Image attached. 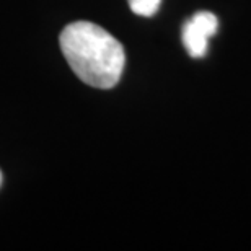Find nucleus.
Masks as SVG:
<instances>
[{
  "mask_svg": "<svg viewBox=\"0 0 251 251\" xmlns=\"http://www.w3.org/2000/svg\"><path fill=\"white\" fill-rule=\"evenodd\" d=\"M59 44L82 82L104 90L119 82L126 64L124 48L106 29L92 22H74L62 29Z\"/></svg>",
  "mask_w": 251,
  "mask_h": 251,
  "instance_id": "obj_1",
  "label": "nucleus"
},
{
  "mask_svg": "<svg viewBox=\"0 0 251 251\" xmlns=\"http://www.w3.org/2000/svg\"><path fill=\"white\" fill-rule=\"evenodd\" d=\"M219 20L210 12H199L189 18L183 26V44L191 57L199 59L207 52L209 38L214 36Z\"/></svg>",
  "mask_w": 251,
  "mask_h": 251,
  "instance_id": "obj_2",
  "label": "nucleus"
},
{
  "mask_svg": "<svg viewBox=\"0 0 251 251\" xmlns=\"http://www.w3.org/2000/svg\"><path fill=\"white\" fill-rule=\"evenodd\" d=\"M130 10L139 17H152L162 3V0H127Z\"/></svg>",
  "mask_w": 251,
  "mask_h": 251,
  "instance_id": "obj_3",
  "label": "nucleus"
},
{
  "mask_svg": "<svg viewBox=\"0 0 251 251\" xmlns=\"http://www.w3.org/2000/svg\"><path fill=\"white\" fill-rule=\"evenodd\" d=\"M0 186H2V172H0Z\"/></svg>",
  "mask_w": 251,
  "mask_h": 251,
  "instance_id": "obj_4",
  "label": "nucleus"
}]
</instances>
